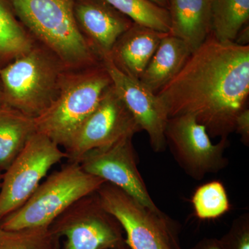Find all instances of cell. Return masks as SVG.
<instances>
[{
    "instance_id": "cell-1",
    "label": "cell",
    "mask_w": 249,
    "mask_h": 249,
    "mask_svg": "<svg viewBox=\"0 0 249 249\" xmlns=\"http://www.w3.org/2000/svg\"><path fill=\"white\" fill-rule=\"evenodd\" d=\"M168 117L192 115L210 137L228 139L249 96V45L210 34L183 68L157 93Z\"/></svg>"
},
{
    "instance_id": "cell-2",
    "label": "cell",
    "mask_w": 249,
    "mask_h": 249,
    "mask_svg": "<svg viewBox=\"0 0 249 249\" xmlns=\"http://www.w3.org/2000/svg\"><path fill=\"white\" fill-rule=\"evenodd\" d=\"M103 178L86 173L78 162L70 161L51 175L20 206L0 219V228L16 231L49 227L77 201L96 193Z\"/></svg>"
},
{
    "instance_id": "cell-3",
    "label": "cell",
    "mask_w": 249,
    "mask_h": 249,
    "mask_svg": "<svg viewBox=\"0 0 249 249\" xmlns=\"http://www.w3.org/2000/svg\"><path fill=\"white\" fill-rule=\"evenodd\" d=\"M15 14L67 65H91L95 55L74 15L76 0H9Z\"/></svg>"
},
{
    "instance_id": "cell-4",
    "label": "cell",
    "mask_w": 249,
    "mask_h": 249,
    "mask_svg": "<svg viewBox=\"0 0 249 249\" xmlns=\"http://www.w3.org/2000/svg\"><path fill=\"white\" fill-rule=\"evenodd\" d=\"M111 85L103 65L67 80L48 107L34 118L36 132L67 149Z\"/></svg>"
},
{
    "instance_id": "cell-5",
    "label": "cell",
    "mask_w": 249,
    "mask_h": 249,
    "mask_svg": "<svg viewBox=\"0 0 249 249\" xmlns=\"http://www.w3.org/2000/svg\"><path fill=\"white\" fill-rule=\"evenodd\" d=\"M96 193L103 207L120 223L129 249H182L179 226L165 213L152 212L110 183Z\"/></svg>"
},
{
    "instance_id": "cell-6",
    "label": "cell",
    "mask_w": 249,
    "mask_h": 249,
    "mask_svg": "<svg viewBox=\"0 0 249 249\" xmlns=\"http://www.w3.org/2000/svg\"><path fill=\"white\" fill-rule=\"evenodd\" d=\"M3 104L36 117L55 98L57 72L40 51L29 53L0 67Z\"/></svg>"
},
{
    "instance_id": "cell-7",
    "label": "cell",
    "mask_w": 249,
    "mask_h": 249,
    "mask_svg": "<svg viewBox=\"0 0 249 249\" xmlns=\"http://www.w3.org/2000/svg\"><path fill=\"white\" fill-rule=\"evenodd\" d=\"M49 227L65 237V249H110L125 242L120 223L103 207L96 192L75 202Z\"/></svg>"
},
{
    "instance_id": "cell-8",
    "label": "cell",
    "mask_w": 249,
    "mask_h": 249,
    "mask_svg": "<svg viewBox=\"0 0 249 249\" xmlns=\"http://www.w3.org/2000/svg\"><path fill=\"white\" fill-rule=\"evenodd\" d=\"M67 154L43 134H33L25 146L2 174L0 186V219L30 197L53 165Z\"/></svg>"
},
{
    "instance_id": "cell-9",
    "label": "cell",
    "mask_w": 249,
    "mask_h": 249,
    "mask_svg": "<svg viewBox=\"0 0 249 249\" xmlns=\"http://www.w3.org/2000/svg\"><path fill=\"white\" fill-rule=\"evenodd\" d=\"M167 146L187 175L201 180L206 175L216 173L227 166L224 152L228 139L213 144L204 125L192 115L169 118L165 131Z\"/></svg>"
},
{
    "instance_id": "cell-10",
    "label": "cell",
    "mask_w": 249,
    "mask_h": 249,
    "mask_svg": "<svg viewBox=\"0 0 249 249\" xmlns=\"http://www.w3.org/2000/svg\"><path fill=\"white\" fill-rule=\"evenodd\" d=\"M140 131L139 124L111 85L71 145L65 149L67 159L78 162L90 150L109 146L126 137H133Z\"/></svg>"
},
{
    "instance_id": "cell-11",
    "label": "cell",
    "mask_w": 249,
    "mask_h": 249,
    "mask_svg": "<svg viewBox=\"0 0 249 249\" xmlns=\"http://www.w3.org/2000/svg\"><path fill=\"white\" fill-rule=\"evenodd\" d=\"M132 140L126 137L109 146L93 149L78 163L86 173L119 187L146 209L164 213L152 200L139 173Z\"/></svg>"
},
{
    "instance_id": "cell-12",
    "label": "cell",
    "mask_w": 249,
    "mask_h": 249,
    "mask_svg": "<svg viewBox=\"0 0 249 249\" xmlns=\"http://www.w3.org/2000/svg\"><path fill=\"white\" fill-rule=\"evenodd\" d=\"M102 62L118 96L141 130L148 134L152 150L164 151L167 147L165 131L169 119L164 103L140 80L128 76L118 68L109 55L102 57Z\"/></svg>"
},
{
    "instance_id": "cell-13",
    "label": "cell",
    "mask_w": 249,
    "mask_h": 249,
    "mask_svg": "<svg viewBox=\"0 0 249 249\" xmlns=\"http://www.w3.org/2000/svg\"><path fill=\"white\" fill-rule=\"evenodd\" d=\"M74 15L101 58L109 55L119 37L134 24L106 0H76Z\"/></svg>"
},
{
    "instance_id": "cell-14",
    "label": "cell",
    "mask_w": 249,
    "mask_h": 249,
    "mask_svg": "<svg viewBox=\"0 0 249 249\" xmlns=\"http://www.w3.org/2000/svg\"><path fill=\"white\" fill-rule=\"evenodd\" d=\"M168 34L134 23L108 55L121 71L140 79L160 41Z\"/></svg>"
},
{
    "instance_id": "cell-15",
    "label": "cell",
    "mask_w": 249,
    "mask_h": 249,
    "mask_svg": "<svg viewBox=\"0 0 249 249\" xmlns=\"http://www.w3.org/2000/svg\"><path fill=\"white\" fill-rule=\"evenodd\" d=\"M170 35L182 40L191 52L211 33L212 0H168Z\"/></svg>"
},
{
    "instance_id": "cell-16",
    "label": "cell",
    "mask_w": 249,
    "mask_h": 249,
    "mask_svg": "<svg viewBox=\"0 0 249 249\" xmlns=\"http://www.w3.org/2000/svg\"><path fill=\"white\" fill-rule=\"evenodd\" d=\"M191 53L182 40L168 34L160 41L139 80L157 93L178 74Z\"/></svg>"
},
{
    "instance_id": "cell-17",
    "label": "cell",
    "mask_w": 249,
    "mask_h": 249,
    "mask_svg": "<svg viewBox=\"0 0 249 249\" xmlns=\"http://www.w3.org/2000/svg\"><path fill=\"white\" fill-rule=\"evenodd\" d=\"M34 118L3 104L0 107V171H5L35 133Z\"/></svg>"
},
{
    "instance_id": "cell-18",
    "label": "cell",
    "mask_w": 249,
    "mask_h": 249,
    "mask_svg": "<svg viewBox=\"0 0 249 249\" xmlns=\"http://www.w3.org/2000/svg\"><path fill=\"white\" fill-rule=\"evenodd\" d=\"M249 19V0H212L211 34L223 42H235Z\"/></svg>"
},
{
    "instance_id": "cell-19",
    "label": "cell",
    "mask_w": 249,
    "mask_h": 249,
    "mask_svg": "<svg viewBox=\"0 0 249 249\" xmlns=\"http://www.w3.org/2000/svg\"><path fill=\"white\" fill-rule=\"evenodd\" d=\"M32 44L18 22L9 0H0V67L32 50Z\"/></svg>"
},
{
    "instance_id": "cell-20",
    "label": "cell",
    "mask_w": 249,
    "mask_h": 249,
    "mask_svg": "<svg viewBox=\"0 0 249 249\" xmlns=\"http://www.w3.org/2000/svg\"><path fill=\"white\" fill-rule=\"evenodd\" d=\"M114 9L135 24L170 34V17L168 9L150 0H106Z\"/></svg>"
},
{
    "instance_id": "cell-21",
    "label": "cell",
    "mask_w": 249,
    "mask_h": 249,
    "mask_svg": "<svg viewBox=\"0 0 249 249\" xmlns=\"http://www.w3.org/2000/svg\"><path fill=\"white\" fill-rule=\"evenodd\" d=\"M50 227L6 231L0 228V249H59Z\"/></svg>"
},
{
    "instance_id": "cell-22",
    "label": "cell",
    "mask_w": 249,
    "mask_h": 249,
    "mask_svg": "<svg viewBox=\"0 0 249 249\" xmlns=\"http://www.w3.org/2000/svg\"><path fill=\"white\" fill-rule=\"evenodd\" d=\"M192 202L196 216L201 219L220 217L230 208L227 191L219 181H212L199 187Z\"/></svg>"
},
{
    "instance_id": "cell-23",
    "label": "cell",
    "mask_w": 249,
    "mask_h": 249,
    "mask_svg": "<svg viewBox=\"0 0 249 249\" xmlns=\"http://www.w3.org/2000/svg\"><path fill=\"white\" fill-rule=\"evenodd\" d=\"M218 240L221 249H249V214L237 218L229 231Z\"/></svg>"
},
{
    "instance_id": "cell-24",
    "label": "cell",
    "mask_w": 249,
    "mask_h": 249,
    "mask_svg": "<svg viewBox=\"0 0 249 249\" xmlns=\"http://www.w3.org/2000/svg\"><path fill=\"white\" fill-rule=\"evenodd\" d=\"M235 132L240 134L241 140L245 145L249 144V110L245 109L236 119Z\"/></svg>"
},
{
    "instance_id": "cell-25",
    "label": "cell",
    "mask_w": 249,
    "mask_h": 249,
    "mask_svg": "<svg viewBox=\"0 0 249 249\" xmlns=\"http://www.w3.org/2000/svg\"><path fill=\"white\" fill-rule=\"evenodd\" d=\"M190 249H221V247L218 239L204 238Z\"/></svg>"
},
{
    "instance_id": "cell-26",
    "label": "cell",
    "mask_w": 249,
    "mask_h": 249,
    "mask_svg": "<svg viewBox=\"0 0 249 249\" xmlns=\"http://www.w3.org/2000/svg\"><path fill=\"white\" fill-rule=\"evenodd\" d=\"M249 26H245L242 29H241L240 32L237 34V37H236L235 42L237 45L242 46H247L249 45Z\"/></svg>"
},
{
    "instance_id": "cell-27",
    "label": "cell",
    "mask_w": 249,
    "mask_h": 249,
    "mask_svg": "<svg viewBox=\"0 0 249 249\" xmlns=\"http://www.w3.org/2000/svg\"><path fill=\"white\" fill-rule=\"evenodd\" d=\"M150 1L158 5V6H161V7L168 9V6H169V1L168 0H150Z\"/></svg>"
},
{
    "instance_id": "cell-28",
    "label": "cell",
    "mask_w": 249,
    "mask_h": 249,
    "mask_svg": "<svg viewBox=\"0 0 249 249\" xmlns=\"http://www.w3.org/2000/svg\"><path fill=\"white\" fill-rule=\"evenodd\" d=\"M110 249H130L128 246L127 245V244L125 243V242H124L122 245L118 246V247H115V248H112Z\"/></svg>"
},
{
    "instance_id": "cell-29",
    "label": "cell",
    "mask_w": 249,
    "mask_h": 249,
    "mask_svg": "<svg viewBox=\"0 0 249 249\" xmlns=\"http://www.w3.org/2000/svg\"><path fill=\"white\" fill-rule=\"evenodd\" d=\"M3 105L2 92L0 91V107Z\"/></svg>"
},
{
    "instance_id": "cell-30",
    "label": "cell",
    "mask_w": 249,
    "mask_h": 249,
    "mask_svg": "<svg viewBox=\"0 0 249 249\" xmlns=\"http://www.w3.org/2000/svg\"><path fill=\"white\" fill-rule=\"evenodd\" d=\"M1 179H2V173L0 171V186H1Z\"/></svg>"
}]
</instances>
